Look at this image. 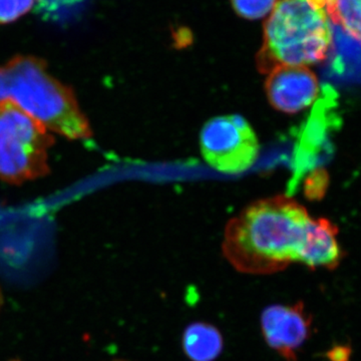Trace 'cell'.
I'll use <instances>...</instances> for the list:
<instances>
[{"mask_svg":"<svg viewBox=\"0 0 361 361\" xmlns=\"http://www.w3.org/2000/svg\"><path fill=\"white\" fill-rule=\"evenodd\" d=\"M337 234L338 229L329 220L325 218L310 219L298 263L311 270L317 268L336 269L344 256L337 241Z\"/></svg>","mask_w":361,"mask_h":361,"instance_id":"ba28073f","label":"cell"},{"mask_svg":"<svg viewBox=\"0 0 361 361\" xmlns=\"http://www.w3.org/2000/svg\"><path fill=\"white\" fill-rule=\"evenodd\" d=\"M202 155L211 167L238 174L253 165L258 156L257 137L245 118L237 115L211 118L204 125Z\"/></svg>","mask_w":361,"mask_h":361,"instance_id":"5b68a950","label":"cell"},{"mask_svg":"<svg viewBox=\"0 0 361 361\" xmlns=\"http://www.w3.org/2000/svg\"><path fill=\"white\" fill-rule=\"evenodd\" d=\"M326 9L332 23L360 42V0H326Z\"/></svg>","mask_w":361,"mask_h":361,"instance_id":"30bf717a","label":"cell"},{"mask_svg":"<svg viewBox=\"0 0 361 361\" xmlns=\"http://www.w3.org/2000/svg\"><path fill=\"white\" fill-rule=\"evenodd\" d=\"M312 315L303 301L272 304L260 316L266 343L285 361H298L299 351L312 334Z\"/></svg>","mask_w":361,"mask_h":361,"instance_id":"8992f818","label":"cell"},{"mask_svg":"<svg viewBox=\"0 0 361 361\" xmlns=\"http://www.w3.org/2000/svg\"><path fill=\"white\" fill-rule=\"evenodd\" d=\"M311 218L290 197L254 202L226 226L223 253L246 274L268 275L298 262Z\"/></svg>","mask_w":361,"mask_h":361,"instance_id":"6da1fadb","label":"cell"},{"mask_svg":"<svg viewBox=\"0 0 361 361\" xmlns=\"http://www.w3.org/2000/svg\"><path fill=\"white\" fill-rule=\"evenodd\" d=\"M4 102L68 139L92 137L75 92L52 77L44 59L16 56L0 66V103Z\"/></svg>","mask_w":361,"mask_h":361,"instance_id":"7a4b0ae2","label":"cell"},{"mask_svg":"<svg viewBox=\"0 0 361 361\" xmlns=\"http://www.w3.org/2000/svg\"><path fill=\"white\" fill-rule=\"evenodd\" d=\"M37 0H0V25L18 20L27 13Z\"/></svg>","mask_w":361,"mask_h":361,"instance_id":"7c38bea8","label":"cell"},{"mask_svg":"<svg viewBox=\"0 0 361 361\" xmlns=\"http://www.w3.org/2000/svg\"><path fill=\"white\" fill-rule=\"evenodd\" d=\"M1 303H2V296H1V291H0V307H1Z\"/></svg>","mask_w":361,"mask_h":361,"instance_id":"5bb4252c","label":"cell"},{"mask_svg":"<svg viewBox=\"0 0 361 361\" xmlns=\"http://www.w3.org/2000/svg\"><path fill=\"white\" fill-rule=\"evenodd\" d=\"M266 94L275 110L297 114L317 99L320 87L317 78L307 66H278L268 73Z\"/></svg>","mask_w":361,"mask_h":361,"instance_id":"52a82bcc","label":"cell"},{"mask_svg":"<svg viewBox=\"0 0 361 361\" xmlns=\"http://www.w3.org/2000/svg\"><path fill=\"white\" fill-rule=\"evenodd\" d=\"M276 0H232L235 11L242 18L258 20L272 11Z\"/></svg>","mask_w":361,"mask_h":361,"instance_id":"8fae6325","label":"cell"},{"mask_svg":"<svg viewBox=\"0 0 361 361\" xmlns=\"http://www.w3.org/2000/svg\"><path fill=\"white\" fill-rule=\"evenodd\" d=\"M182 348L191 361H215L222 355L224 338L211 323L196 322L183 332Z\"/></svg>","mask_w":361,"mask_h":361,"instance_id":"9c48e42d","label":"cell"},{"mask_svg":"<svg viewBox=\"0 0 361 361\" xmlns=\"http://www.w3.org/2000/svg\"><path fill=\"white\" fill-rule=\"evenodd\" d=\"M351 353L353 350H351L350 346L338 344V345L332 346L325 353V356L329 361H350Z\"/></svg>","mask_w":361,"mask_h":361,"instance_id":"4fadbf2b","label":"cell"},{"mask_svg":"<svg viewBox=\"0 0 361 361\" xmlns=\"http://www.w3.org/2000/svg\"><path fill=\"white\" fill-rule=\"evenodd\" d=\"M49 130L13 104L0 103V180L21 184L49 174Z\"/></svg>","mask_w":361,"mask_h":361,"instance_id":"277c9868","label":"cell"},{"mask_svg":"<svg viewBox=\"0 0 361 361\" xmlns=\"http://www.w3.org/2000/svg\"><path fill=\"white\" fill-rule=\"evenodd\" d=\"M326 0H276L265 23L258 70L307 66L326 59L332 44Z\"/></svg>","mask_w":361,"mask_h":361,"instance_id":"3957f363","label":"cell"},{"mask_svg":"<svg viewBox=\"0 0 361 361\" xmlns=\"http://www.w3.org/2000/svg\"><path fill=\"white\" fill-rule=\"evenodd\" d=\"M115 361H126V360H115Z\"/></svg>","mask_w":361,"mask_h":361,"instance_id":"9a60e30c","label":"cell"}]
</instances>
